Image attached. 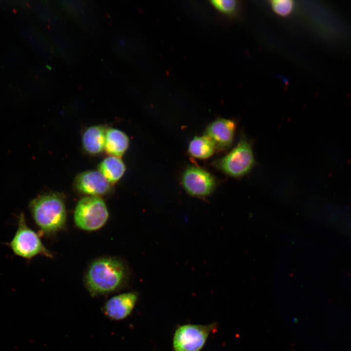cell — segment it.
Masks as SVG:
<instances>
[{
    "mask_svg": "<svg viewBox=\"0 0 351 351\" xmlns=\"http://www.w3.org/2000/svg\"><path fill=\"white\" fill-rule=\"evenodd\" d=\"M215 147L213 142L206 136L195 137L190 143L189 153L192 156L204 159L214 154Z\"/></svg>",
    "mask_w": 351,
    "mask_h": 351,
    "instance_id": "5bb4252c",
    "label": "cell"
},
{
    "mask_svg": "<svg viewBox=\"0 0 351 351\" xmlns=\"http://www.w3.org/2000/svg\"><path fill=\"white\" fill-rule=\"evenodd\" d=\"M98 170L109 183L113 184L122 176L125 171V166L120 157L111 156L101 162Z\"/></svg>",
    "mask_w": 351,
    "mask_h": 351,
    "instance_id": "4fadbf2b",
    "label": "cell"
},
{
    "mask_svg": "<svg viewBox=\"0 0 351 351\" xmlns=\"http://www.w3.org/2000/svg\"><path fill=\"white\" fill-rule=\"evenodd\" d=\"M211 2L217 10L228 15L234 14L238 5L235 0H212Z\"/></svg>",
    "mask_w": 351,
    "mask_h": 351,
    "instance_id": "2e32d148",
    "label": "cell"
},
{
    "mask_svg": "<svg viewBox=\"0 0 351 351\" xmlns=\"http://www.w3.org/2000/svg\"><path fill=\"white\" fill-rule=\"evenodd\" d=\"M216 328L215 323L186 324L179 327L173 337L175 351H200L210 333Z\"/></svg>",
    "mask_w": 351,
    "mask_h": 351,
    "instance_id": "8992f818",
    "label": "cell"
},
{
    "mask_svg": "<svg viewBox=\"0 0 351 351\" xmlns=\"http://www.w3.org/2000/svg\"><path fill=\"white\" fill-rule=\"evenodd\" d=\"M127 265L114 257L98 258L87 268L84 277L86 290L93 297L107 295L124 288L129 281Z\"/></svg>",
    "mask_w": 351,
    "mask_h": 351,
    "instance_id": "6da1fadb",
    "label": "cell"
},
{
    "mask_svg": "<svg viewBox=\"0 0 351 351\" xmlns=\"http://www.w3.org/2000/svg\"><path fill=\"white\" fill-rule=\"evenodd\" d=\"M182 182L189 194L197 197L210 195L215 186V180L209 173L195 166H191L185 170Z\"/></svg>",
    "mask_w": 351,
    "mask_h": 351,
    "instance_id": "52a82bcc",
    "label": "cell"
},
{
    "mask_svg": "<svg viewBox=\"0 0 351 351\" xmlns=\"http://www.w3.org/2000/svg\"><path fill=\"white\" fill-rule=\"evenodd\" d=\"M9 245L15 254L24 258L31 259L39 254L53 257L39 235L27 225L23 213L19 216L18 228Z\"/></svg>",
    "mask_w": 351,
    "mask_h": 351,
    "instance_id": "277c9868",
    "label": "cell"
},
{
    "mask_svg": "<svg viewBox=\"0 0 351 351\" xmlns=\"http://www.w3.org/2000/svg\"><path fill=\"white\" fill-rule=\"evenodd\" d=\"M138 299L137 293L128 292L114 296L103 305L101 310L111 320H121L132 313Z\"/></svg>",
    "mask_w": 351,
    "mask_h": 351,
    "instance_id": "ba28073f",
    "label": "cell"
},
{
    "mask_svg": "<svg viewBox=\"0 0 351 351\" xmlns=\"http://www.w3.org/2000/svg\"><path fill=\"white\" fill-rule=\"evenodd\" d=\"M109 212L104 201L97 196H87L78 202L74 214L75 223L80 229L92 231L106 223Z\"/></svg>",
    "mask_w": 351,
    "mask_h": 351,
    "instance_id": "3957f363",
    "label": "cell"
},
{
    "mask_svg": "<svg viewBox=\"0 0 351 351\" xmlns=\"http://www.w3.org/2000/svg\"><path fill=\"white\" fill-rule=\"evenodd\" d=\"M106 131L107 129L101 125L87 128L82 136V144L85 151L91 154L102 152L105 148Z\"/></svg>",
    "mask_w": 351,
    "mask_h": 351,
    "instance_id": "8fae6325",
    "label": "cell"
},
{
    "mask_svg": "<svg viewBox=\"0 0 351 351\" xmlns=\"http://www.w3.org/2000/svg\"><path fill=\"white\" fill-rule=\"evenodd\" d=\"M29 208L35 222L44 234H54L65 227L66 210L60 195L50 193L39 195L30 201Z\"/></svg>",
    "mask_w": 351,
    "mask_h": 351,
    "instance_id": "7a4b0ae2",
    "label": "cell"
},
{
    "mask_svg": "<svg viewBox=\"0 0 351 351\" xmlns=\"http://www.w3.org/2000/svg\"><path fill=\"white\" fill-rule=\"evenodd\" d=\"M129 140L127 136L118 129H107L104 150L111 156L121 157L129 146Z\"/></svg>",
    "mask_w": 351,
    "mask_h": 351,
    "instance_id": "7c38bea8",
    "label": "cell"
},
{
    "mask_svg": "<svg viewBox=\"0 0 351 351\" xmlns=\"http://www.w3.org/2000/svg\"><path fill=\"white\" fill-rule=\"evenodd\" d=\"M74 183L78 191L88 196L105 195L111 189V184L99 171L90 170L79 174Z\"/></svg>",
    "mask_w": 351,
    "mask_h": 351,
    "instance_id": "9c48e42d",
    "label": "cell"
},
{
    "mask_svg": "<svg viewBox=\"0 0 351 351\" xmlns=\"http://www.w3.org/2000/svg\"><path fill=\"white\" fill-rule=\"evenodd\" d=\"M235 128V124L233 120L218 118L208 126L204 136L213 142L215 149L225 150L232 145Z\"/></svg>",
    "mask_w": 351,
    "mask_h": 351,
    "instance_id": "30bf717a",
    "label": "cell"
},
{
    "mask_svg": "<svg viewBox=\"0 0 351 351\" xmlns=\"http://www.w3.org/2000/svg\"><path fill=\"white\" fill-rule=\"evenodd\" d=\"M254 164V158L250 141L241 136L235 147L218 160L216 167L226 174L238 177L247 174Z\"/></svg>",
    "mask_w": 351,
    "mask_h": 351,
    "instance_id": "5b68a950",
    "label": "cell"
},
{
    "mask_svg": "<svg viewBox=\"0 0 351 351\" xmlns=\"http://www.w3.org/2000/svg\"><path fill=\"white\" fill-rule=\"evenodd\" d=\"M273 11L281 16H286L293 11L295 3L292 0H273L270 1Z\"/></svg>",
    "mask_w": 351,
    "mask_h": 351,
    "instance_id": "9a60e30c",
    "label": "cell"
}]
</instances>
